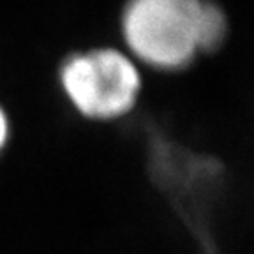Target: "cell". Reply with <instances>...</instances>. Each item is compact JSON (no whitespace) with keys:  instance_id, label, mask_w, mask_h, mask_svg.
<instances>
[{"instance_id":"3","label":"cell","mask_w":254,"mask_h":254,"mask_svg":"<svg viewBox=\"0 0 254 254\" xmlns=\"http://www.w3.org/2000/svg\"><path fill=\"white\" fill-rule=\"evenodd\" d=\"M9 141H11V119L0 103V157L7 150Z\"/></svg>"},{"instance_id":"2","label":"cell","mask_w":254,"mask_h":254,"mask_svg":"<svg viewBox=\"0 0 254 254\" xmlns=\"http://www.w3.org/2000/svg\"><path fill=\"white\" fill-rule=\"evenodd\" d=\"M59 85L72 111L94 124L132 115L143 94L139 65L119 48L72 52L59 67Z\"/></svg>"},{"instance_id":"1","label":"cell","mask_w":254,"mask_h":254,"mask_svg":"<svg viewBox=\"0 0 254 254\" xmlns=\"http://www.w3.org/2000/svg\"><path fill=\"white\" fill-rule=\"evenodd\" d=\"M120 34L138 65L170 74L219 52L228 41L230 20L215 0H126Z\"/></svg>"}]
</instances>
